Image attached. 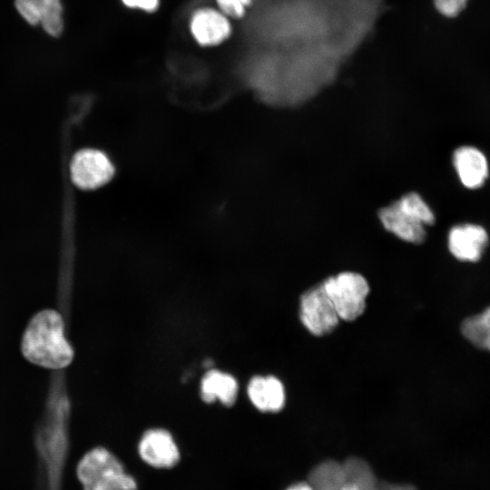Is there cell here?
Masks as SVG:
<instances>
[{
	"instance_id": "6da1fadb",
	"label": "cell",
	"mask_w": 490,
	"mask_h": 490,
	"mask_svg": "<svg viewBox=\"0 0 490 490\" xmlns=\"http://www.w3.org/2000/svg\"><path fill=\"white\" fill-rule=\"evenodd\" d=\"M21 350L27 361L45 369L61 370L68 367L74 352L65 336L62 314L53 309L35 313L24 330Z\"/></svg>"
},
{
	"instance_id": "7a4b0ae2",
	"label": "cell",
	"mask_w": 490,
	"mask_h": 490,
	"mask_svg": "<svg viewBox=\"0 0 490 490\" xmlns=\"http://www.w3.org/2000/svg\"><path fill=\"white\" fill-rule=\"evenodd\" d=\"M378 217L387 231L412 244H420L426 240V227L434 224L436 220L430 206L416 192L407 193L381 209Z\"/></svg>"
},
{
	"instance_id": "3957f363",
	"label": "cell",
	"mask_w": 490,
	"mask_h": 490,
	"mask_svg": "<svg viewBox=\"0 0 490 490\" xmlns=\"http://www.w3.org/2000/svg\"><path fill=\"white\" fill-rule=\"evenodd\" d=\"M75 472L83 490H137L136 481L119 459L102 446L85 453Z\"/></svg>"
},
{
	"instance_id": "277c9868",
	"label": "cell",
	"mask_w": 490,
	"mask_h": 490,
	"mask_svg": "<svg viewBox=\"0 0 490 490\" xmlns=\"http://www.w3.org/2000/svg\"><path fill=\"white\" fill-rule=\"evenodd\" d=\"M322 284L339 319L354 321L364 313L370 290L364 276L344 271L326 279Z\"/></svg>"
},
{
	"instance_id": "5b68a950",
	"label": "cell",
	"mask_w": 490,
	"mask_h": 490,
	"mask_svg": "<svg viewBox=\"0 0 490 490\" xmlns=\"http://www.w3.org/2000/svg\"><path fill=\"white\" fill-rule=\"evenodd\" d=\"M299 316L305 328L313 336L330 334L339 318L322 282L305 290L299 299Z\"/></svg>"
},
{
	"instance_id": "8992f818",
	"label": "cell",
	"mask_w": 490,
	"mask_h": 490,
	"mask_svg": "<svg viewBox=\"0 0 490 490\" xmlns=\"http://www.w3.org/2000/svg\"><path fill=\"white\" fill-rule=\"evenodd\" d=\"M73 182L80 189H97L111 180L114 167L109 157L95 149L77 152L71 162Z\"/></svg>"
},
{
	"instance_id": "52a82bcc",
	"label": "cell",
	"mask_w": 490,
	"mask_h": 490,
	"mask_svg": "<svg viewBox=\"0 0 490 490\" xmlns=\"http://www.w3.org/2000/svg\"><path fill=\"white\" fill-rule=\"evenodd\" d=\"M489 242V235L480 224L465 222L453 226L447 235L450 253L458 260L478 261Z\"/></svg>"
},
{
	"instance_id": "ba28073f",
	"label": "cell",
	"mask_w": 490,
	"mask_h": 490,
	"mask_svg": "<svg viewBox=\"0 0 490 490\" xmlns=\"http://www.w3.org/2000/svg\"><path fill=\"white\" fill-rule=\"evenodd\" d=\"M452 163L460 183L468 190L482 188L490 175L486 155L473 145L457 147L453 152Z\"/></svg>"
},
{
	"instance_id": "9c48e42d",
	"label": "cell",
	"mask_w": 490,
	"mask_h": 490,
	"mask_svg": "<svg viewBox=\"0 0 490 490\" xmlns=\"http://www.w3.org/2000/svg\"><path fill=\"white\" fill-rule=\"evenodd\" d=\"M139 455L149 466L172 467L180 459L179 448L172 434L162 428L147 430L139 442Z\"/></svg>"
},
{
	"instance_id": "30bf717a",
	"label": "cell",
	"mask_w": 490,
	"mask_h": 490,
	"mask_svg": "<svg viewBox=\"0 0 490 490\" xmlns=\"http://www.w3.org/2000/svg\"><path fill=\"white\" fill-rule=\"evenodd\" d=\"M19 15L31 25L41 24L46 34L58 37L64 30L60 0H15Z\"/></svg>"
},
{
	"instance_id": "8fae6325",
	"label": "cell",
	"mask_w": 490,
	"mask_h": 490,
	"mask_svg": "<svg viewBox=\"0 0 490 490\" xmlns=\"http://www.w3.org/2000/svg\"><path fill=\"white\" fill-rule=\"evenodd\" d=\"M190 29L198 44L216 45L225 41L231 33L227 16L212 8H201L191 18Z\"/></svg>"
},
{
	"instance_id": "7c38bea8",
	"label": "cell",
	"mask_w": 490,
	"mask_h": 490,
	"mask_svg": "<svg viewBox=\"0 0 490 490\" xmlns=\"http://www.w3.org/2000/svg\"><path fill=\"white\" fill-rule=\"evenodd\" d=\"M247 392L252 405L261 412L276 413L285 406L284 386L274 376L253 377L248 384Z\"/></svg>"
},
{
	"instance_id": "4fadbf2b",
	"label": "cell",
	"mask_w": 490,
	"mask_h": 490,
	"mask_svg": "<svg viewBox=\"0 0 490 490\" xmlns=\"http://www.w3.org/2000/svg\"><path fill=\"white\" fill-rule=\"evenodd\" d=\"M238 391L236 378L218 369L209 370L201 382V396L206 403L219 399L224 406L231 407L237 399Z\"/></svg>"
},
{
	"instance_id": "5bb4252c",
	"label": "cell",
	"mask_w": 490,
	"mask_h": 490,
	"mask_svg": "<svg viewBox=\"0 0 490 490\" xmlns=\"http://www.w3.org/2000/svg\"><path fill=\"white\" fill-rule=\"evenodd\" d=\"M308 483L314 490H341L348 483L344 464L328 460L309 473Z\"/></svg>"
},
{
	"instance_id": "9a60e30c",
	"label": "cell",
	"mask_w": 490,
	"mask_h": 490,
	"mask_svg": "<svg viewBox=\"0 0 490 490\" xmlns=\"http://www.w3.org/2000/svg\"><path fill=\"white\" fill-rule=\"evenodd\" d=\"M460 329L475 347L490 352V307L480 314L465 318Z\"/></svg>"
},
{
	"instance_id": "2e32d148",
	"label": "cell",
	"mask_w": 490,
	"mask_h": 490,
	"mask_svg": "<svg viewBox=\"0 0 490 490\" xmlns=\"http://www.w3.org/2000/svg\"><path fill=\"white\" fill-rule=\"evenodd\" d=\"M216 2L226 16L240 18L245 15L252 0H216Z\"/></svg>"
},
{
	"instance_id": "e0dca14e",
	"label": "cell",
	"mask_w": 490,
	"mask_h": 490,
	"mask_svg": "<svg viewBox=\"0 0 490 490\" xmlns=\"http://www.w3.org/2000/svg\"><path fill=\"white\" fill-rule=\"evenodd\" d=\"M436 9L442 15L455 17L466 6L468 0H433Z\"/></svg>"
},
{
	"instance_id": "ac0fdd59",
	"label": "cell",
	"mask_w": 490,
	"mask_h": 490,
	"mask_svg": "<svg viewBox=\"0 0 490 490\" xmlns=\"http://www.w3.org/2000/svg\"><path fill=\"white\" fill-rule=\"evenodd\" d=\"M358 490H416V488L409 485L388 484L375 477L368 483L358 487Z\"/></svg>"
},
{
	"instance_id": "d6986e66",
	"label": "cell",
	"mask_w": 490,
	"mask_h": 490,
	"mask_svg": "<svg viewBox=\"0 0 490 490\" xmlns=\"http://www.w3.org/2000/svg\"><path fill=\"white\" fill-rule=\"evenodd\" d=\"M122 3L132 8H138L146 12H153L159 6V0H122Z\"/></svg>"
},
{
	"instance_id": "ffe728a7",
	"label": "cell",
	"mask_w": 490,
	"mask_h": 490,
	"mask_svg": "<svg viewBox=\"0 0 490 490\" xmlns=\"http://www.w3.org/2000/svg\"><path fill=\"white\" fill-rule=\"evenodd\" d=\"M287 490H314L309 483H298L289 486Z\"/></svg>"
},
{
	"instance_id": "44dd1931",
	"label": "cell",
	"mask_w": 490,
	"mask_h": 490,
	"mask_svg": "<svg viewBox=\"0 0 490 490\" xmlns=\"http://www.w3.org/2000/svg\"><path fill=\"white\" fill-rule=\"evenodd\" d=\"M341 490H358V488L355 485L348 483Z\"/></svg>"
}]
</instances>
